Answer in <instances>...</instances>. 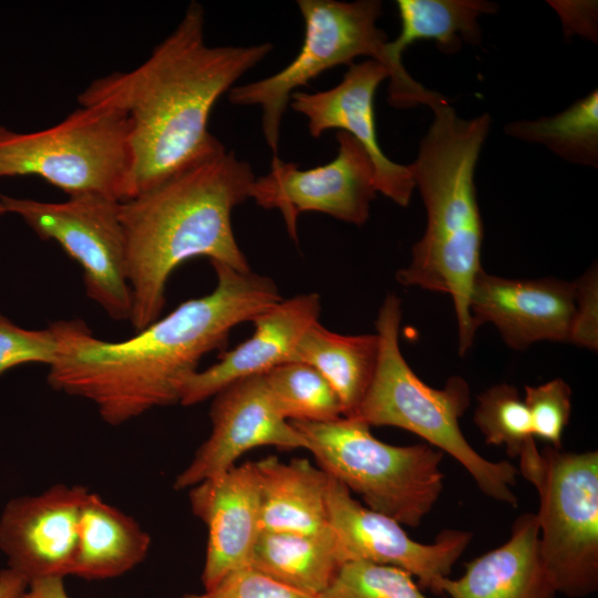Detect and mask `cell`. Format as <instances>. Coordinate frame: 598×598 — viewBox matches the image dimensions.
Segmentation results:
<instances>
[{
    "mask_svg": "<svg viewBox=\"0 0 598 598\" xmlns=\"http://www.w3.org/2000/svg\"><path fill=\"white\" fill-rule=\"evenodd\" d=\"M210 265L217 278L210 293L182 302L127 340L99 339L80 319L51 323L59 352L48 383L91 401L110 425L179 403L202 358L221 349L236 326L282 299L269 277Z\"/></svg>",
    "mask_w": 598,
    "mask_h": 598,
    "instance_id": "1",
    "label": "cell"
},
{
    "mask_svg": "<svg viewBox=\"0 0 598 598\" xmlns=\"http://www.w3.org/2000/svg\"><path fill=\"white\" fill-rule=\"evenodd\" d=\"M204 25V9L192 1L141 65L99 78L79 95V101H103L127 115L133 167L126 200L226 150L208 130L212 110L272 50L268 42L209 47Z\"/></svg>",
    "mask_w": 598,
    "mask_h": 598,
    "instance_id": "2",
    "label": "cell"
},
{
    "mask_svg": "<svg viewBox=\"0 0 598 598\" xmlns=\"http://www.w3.org/2000/svg\"><path fill=\"white\" fill-rule=\"evenodd\" d=\"M255 178L249 163L226 148L120 202L133 299L130 321L136 332L161 318L169 276L188 259L207 257L250 271L231 213L249 198Z\"/></svg>",
    "mask_w": 598,
    "mask_h": 598,
    "instance_id": "3",
    "label": "cell"
},
{
    "mask_svg": "<svg viewBox=\"0 0 598 598\" xmlns=\"http://www.w3.org/2000/svg\"><path fill=\"white\" fill-rule=\"evenodd\" d=\"M429 107L432 124L409 165L425 206L426 227L412 248L411 262L396 272V280L406 287L450 295L457 319L458 352L464 355L477 330L470 299L483 269V223L474 175L491 116L460 117L443 95Z\"/></svg>",
    "mask_w": 598,
    "mask_h": 598,
    "instance_id": "4",
    "label": "cell"
},
{
    "mask_svg": "<svg viewBox=\"0 0 598 598\" xmlns=\"http://www.w3.org/2000/svg\"><path fill=\"white\" fill-rule=\"evenodd\" d=\"M401 300L388 295L375 320L379 359L372 382L351 417L369 426H395L414 433L427 444L454 457L487 497L517 506L512 487L518 470L507 461L494 462L476 452L460 427L471 402L468 383L451 377L444 388L424 383L402 355L399 333Z\"/></svg>",
    "mask_w": 598,
    "mask_h": 598,
    "instance_id": "5",
    "label": "cell"
},
{
    "mask_svg": "<svg viewBox=\"0 0 598 598\" xmlns=\"http://www.w3.org/2000/svg\"><path fill=\"white\" fill-rule=\"evenodd\" d=\"M297 4L305 34L295 59L272 75L228 91L233 104L260 106L262 133L274 156H278L282 117L296 90L327 70L352 65L358 56L375 60L388 70V102L394 107L429 106L440 96L392 58L386 34L375 23L382 14L381 1L299 0Z\"/></svg>",
    "mask_w": 598,
    "mask_h": 598,
    "instance_id": "6",
    "label": "cell"
},
{
    "mask_svg": "<svg viewBox=\"0 0 598 598\" xmlns=\"http://www.w3.org/2000/svg\"><path fill=\"white\" fill-rule=\"evenodd\" d=\"M291 424L318 466L360 495L368 508L417 527L439 501L444 487V453L439 448L386 444L355 417Z\"/></svg>",
    "mask_w": 598,
    "mask_h": 598,
    "instance_id": "7",
    "label": "cell"
},
{
    "mask_svg": "<svg viewBox=\"0 0 598 598\" xmlns=\"http://www.w3.org/2000/svg\"><path fill=\"white\" fill-rule=\"evenodd\" d=\"M79 102L80 109L45 130L0 126V177L35 175L69 196L125 202L133 167L127 115L103 101Z\"/></svg>",
    "mask_w": 598,
    "mask_h": 598,
    "instance_id": "8",
    "label": "cell"
},
{
    "mask_svg": "<svg viewBox=\"0 0 598 598\" xmlns=\"http://www.w3.org/2000/svg\"><path fill=\"white\" fill-rule=\"evenodd\" d=\"M519 471L539 497L536 513L546 570L558 594L584 598L598 590V452H566L535 442Z\"/></svg>",
    "mask_w": 598,
    "mask_h": 598,
    "instance_id": "9",
    "label": "cell"
},
{
    "mask_svg": "<svg viewBox=\"0 0 598 598\" xmlns=\"http://www.w3.org/2000/svg\"><path fill=\"white\" fill-rule=\"evenodd\" d=\"M118 205L99 195L47 203L0 194L4 213L21 216L39 237L56 241L81 266L90 299L112 319L130 320L133 299Z\"/></svg>",
    "mask_w": 598,
    "mask_h": 598,
    "instance_id": "10",
    "label": "cell"
},
{
    "mask_svg": "<svg viewBox=\"0 0 598 598\" xmlns=\"http://www.w3.org/2000/svg\"><path fill=\"white\" fill-rule=\"evenodd\" d=\"M338 154L329 163L309 169L272 156L269 172L255 178L249 198L265 209H277L288 234L297 241L298 216L305 212L327 214L362 226L375 198L374 166L362 145L338 131Z\"/></svg>",
    "mask_w": 598,
    "mask_h": 598,
    "instance_id": "11",
    "label": "cell"
},
{
    "mask_svg": "<svg viewBox=\"0 0 598 598\" xmlns=\"http://www.w3.org/2000/svg\"><path fill=\"white\" fill-rule=\"evenodd\" d=\"M327 508L344 563L367 560L401 568L417 578L420 588L437 595L442 594L443 581L472 542L468 530L443 529L433 543H419L401 524L362 505L331 476Z\"/></svg>",
    "mask_w": 598,
    "mask_h": 598,
    "instance_id": "12",
    "label": "cell"
},
{
    "mask_svg": "<svg viewBox=\"0 0 598 598\" xmlns=\"http://www.w3.org/2000/svg\"><path fill=\"white\" fill-rule=\"evenodd\" d=\"M209 415L212 433L177 475L175 489L190 488L228 471L258 446L307 450L301 434L279 413L264 374L238 380L216 393Z\"/></svg>",
    "mask_w": 598,
    "mask_h": 598,
    "instance_id": "13",
    "label": "cell"
},
{
    "mask_svg": "<svg viewBox=\"0 0 598 598\" xmlns=\"http://www.w3.org/2000/svg\"><path fill=\"white\" fill-rule=\"evenodd\" d=\"M87 493L84 486L58 484L7 503L0 516V549L8 567L28 581L71 575Z\"/></svg>",
    "mask_w": 598,
    "mask_h": 598,
    "instance_id": "14",
    "label": "cell"
},
{
    "mask_svg": "<svg viewBox=\"0 0 598 598\" xmlns=\"http://www.w3.org/2000/svg\"><path fill=\"white\" fill-rule=\"evenodd\" d=\"M388 70L367 59L348 66L334 87L313 93L296 91L290 106L308 121L312 137L338 130L354 137L368 153L375 171L377 190L401 207L410 204L415 184L409 165L391 161L378 142L374 118V95Z\"/></svg>",
    "mask_w": 598,
    "mask_h": 598,
    "instance_id": "15",
    "label": "cell"
},
{
    "mask_svg": "<svg viewBox=\"0 0 598 598\" xmlns=\"http://www.w3.org/2000/svg\"><path fill=\"white\" fill-rule=\"evenodd\" d=\"M575 282L554 278H475L470 311L476 328L492 323L512 349L524 351L547 340L569 342L575 316Z\"/></svg>",
    "mask_w": 598,
    "mask_h": 598,
    "instance_id": "16",
    "label": "cell"
},
{
    "mask_svg": "<svg viewBox=\"0 0 598 598\" xmlns=\"http://www.w3.org/2000/svg\"><path fill=\"white\" fill-rule=\"evenodd\" d=\"M195 516L207 527L202 582L215 587L228 574L249 567L261 533L260 492L255 462L235 465L189 488Z\"/></svg>",
    "mask_w": 598,
    "mask_h": 598,
    "instance_id": "17",
    "label": "cell"
},
{
    "mask_svg": "<svg viewBox=\"0 0 598 598\" xmlns=\"http://www.w3.org/2000/svg\"><path fill=\"white\" fill-rule=\"evenodd\" d=\"M320 311L319 295L309 292L281 299L260 312L251 320L254 332L249 339L223 352L217 363L189 377L179 403L197 404L238 380L293 361L300 340L318 322Z\"/></svg>",
    "mask_w": 598,
    "mask_h": 598,
    "instance_id": "18",
    "label": "cell"
},
{
    "mask_svg": "<svg viewBox=\"0 0 598 598\" xmlns=\"http://www.w3.org/2000/svg\"><path fill=\"white\" fill-rule=\"evenodd\" d=\"M442 594L450 598H557L543 561L536 514H520L508 540L466 564L460 578H446Z\"/></svg>",
    "mask_w": 598,
    "mask_h": 598,
    "instance_id": "19",
    "label": "cell"
},
{
    "mask_svg": "<svg viewBox=\"0 0 598 598\" xmlns=\"http://www.w3.org/2000/svg\"><path fill=\"white\" fill-rule=\"evenodd\" d=\"M260 492L261 532L320 534L328 519L329 475L306 458L276 456L255 462Z\"/></svg>",
    "mask_w": 598,
    "mask_h": 598,
    "instance_id": "20",
    "label": "cell"
},
{
    "mask_svg": "<svg viewBox=\"0 0 598 598\" xmlns=\"http://www.w3.org/2000/svg\"><path fill=\"white\" fill-rule=\"evenodd\" d=\"M150 546V535L133 517L89 492L71 575L89 580L121 576L146 558Z\"/></svg>",
    "mask_w": 598,
    "mask_h": 598,
    "instance_id": "21",
    "label": "cell"
},
{
    "mask_svg": "<svg viewBox=\"0 0 598 598\" xmlns=\"http://www.w3.org/2000/svg\"><path fill=\"white\" fill-rule=\"evenodd\" d=\"M379 359L377 333L340 334L318 322L300 340L295 360L315 368L333 388L351 417L361 404Z\"/></svg>",
    "mask_w": 598,
    "mask_h": 598,
    "instance_id": "22",
    "label": "cell"
},
{
    "mask_svg": "<svg viewBox=\"0 0 598 598\" xmlns=\"http://www.w3.org/2000/svg\"><path fill=\"white\" fill-rule=\"evenodd\" d=\"M344 564L330 528L320 534L261 532L251 567L297 590L318 597Z\"/></svg>",
    "mask_w": 598,
    "mask_h": 598,
    "instance_id": "23",
    "label": "cell"
},
{
    "mask_svg": "<svg viewBox=\"0 0 598 598\" xmlns=\"http://www.w3.org/2000/svg\"><path fill=\"white\" fill-rule=\"evenodd\" d=\"M401 32L388 42L392 58L402 62L403 51L419 40H432L447 54L463 43L478 44V18L495 13L497 3L484 0H398Z\"/></svg>",
    "mask_w": 598,
    "mask_h": 598,
    "instance_id": "24",
    "label": "cell"
},
{
    "mask_svg": "<svg viewBox=\"0 0 598 598\" xmlns=\"http://www.w3.org/2000/svg\"><path fill=\"white\" fill-rule=\"evenodd\" d=\"M504 132L513 138L542 144L568 163L597 168V89L556 115L513 121Z\"/></svg>",
    "mask_w": 598,
    "mask_h": 598,
    "instance_id": "25",
    "label": "cell"
},
{
    "mask_svg": "<svg viewBox=\"0 0 598 598\" xmlns=\"http://www.w3.org/2000/svg\"><path fill=\"white\" fill-rule=\"evenodd\" d=\"M279 413L289 422H328L343 416L330 383L311 365L291 361L264 374Z\"/></svg>",
    "mask_w": 598,
    "mask_h": 598,
    "instance_id": "26",
    "label": "cell"
},
{
    "mask_svg": "<svg viewBox=\"0 0 598 598\" xmlns=\"http://www.w3.org/2000/svg\"><path fill=\"white\" fill-rule=\"evenodd\" d=\"M474 423L488 445L505 446L517 457L534 441L532 422L516 386L495 384L477 396Z\"/></svg>",
    "mask_w": 598,
    "mask_h": 598,
    "instance_id": "27",
    "label": "cell"
},
{
    "mask_svg": "<svg viewBox=\"0 0 598 598\" xmlns=\"http://www.w3.org/2000/svg\"><path fill=\"white\" fill-rule=\"evenodd\" d=\"M317 598H427L405 570L367 560L346 561Z\"/></svg>",
    "mask_w": 598,
    "mask_h": 598,
    "instance_id": "28",
    "label": "cell"
},
{
    "mask_svg": "<svg viewBox=\"0 0 598 598\" xmlns=\"http://www.w3.org/2000/svg\"><path fill=\"white\" fill-rule=\"evenodd\" d=\"M528 410L534 437L560 448L561 437L571 412V390L560 378L525 386L523 399Z\"/></svg>",
    "mask_w": 598,
    "mask_h": 598,
    "instance_id": "29",
    "label": "cell"
},
{
    "mask_svg": "<svg viewBox=\"0 0 598 598\" xmlns=\"http://www.w3.org/2000/svg\"><path fill=\"white\" fill-rule=\"evenodd\" d=\"M58 352L59 341L50 326L43 330H27L0 315V374L29 362L50 367Z\"/></svg>",
    "mask_w": 598,
    "mask_h": 598,
    "instance_id": "30",
    "label": "cell"
},
{
    "mask_svg": "<svg viewBox=\"0 0 598 598\" xmlns=\"http://www.w3.org/2000/svg\"><path fill=\"white\" fill-rule=\"evenodd\" d=\"M182 598H316L249 566L224 577L215 587Z\"/></svg>",
    "mask_w": 598,
    "mask_h": 598,
    "instance_id": "31",
    "label": "cell"
},
{
    "mask_svg": "<svg viewBox=\"0 0 598 598\" xmlns=\"http://www.w3.org/2000/svg\"><path fill=\"white\" fill-rule=\"evenodd\" d=\"M574 282L576 308L569 343L596 351L598 347V278L596 264Z\"/></svg>",
    "mask_w": 598,
    "mask_h": 598,
    "instance_id": "32",
    "label": "cell"
},
{
    "mask_svg": "<svg viewBox=\"0 0 598 598\" xmlns=\"http://www.w3.org/2000/svg\"><path fill=\"white\" fill-rule=\"evenodd\" d=\"M566 35L579 34L597 42V1H549Z\"/></svg>",
    "mask_w": 598,
    "mask_h": 598,
    "instance_id": "33",
    "label": "cell"
},
{
    "mask_svg": "<svg viewBox=\"0 0 598 598\" xmlns=\"http://www.w3.org/2000/svg\"><path fill=\"white\" fill-rule=\"evenodd\" d=\"M20 598H70L62 577H43L29 581Z\"/></svg>",
    "mask_w": 598,
    "mask_h": 598,
    "instance_id": "34",
    "label": "cell"
},
{
    "mask_svg": "<svg viewBox=\"0 0 598 598\" xmlns=\"http://www.w3.org/2000/svg\"><path fill=\"white\" fill-rule=\"evenodd\" d=\"M29 581L11 568L0 571V598H20Z\"/></svg>",
    "mask_w": 598,
    "mask_h": 598,
    "instance_id": "35",
    "label": "cell"
},
{
    "mask_svg": "<svg viewBox=\"0 0 598 598\" xmlns=\"http://www.w3.org/2000/svg\"><path fill=\"white\" fill-rule=\"evenodd\" d=\"M4 210L2 209V207L0 206V215L3 214Z\"/></svg>",
    "mask_w": 598,
    "mask_h": 598,
    "instance_id": "36",
    "label": "cell"
}]
</instances>
